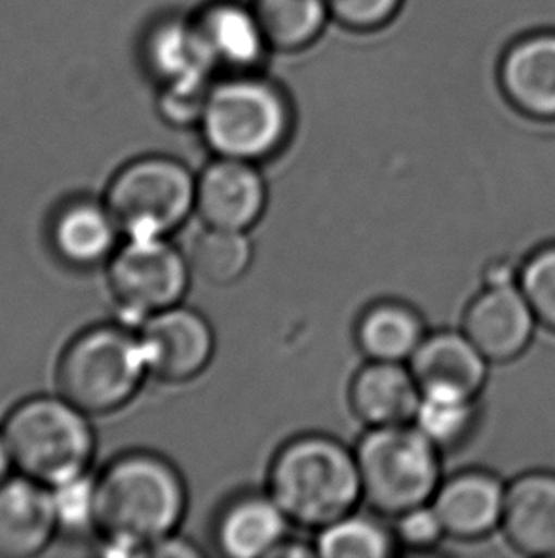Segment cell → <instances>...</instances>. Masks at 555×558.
I'll list each match as a JSON object with an SVG mask.
<instances>
[{
  "mask_svg": "<svg viewBox=\"0 0 555 558\" xmlns=\"http://www.w3.org/2000/svg\"><path fill=\"white\" fill-rule=\"evenodd\" d=\"M424 338L419 315L398 302L371 305L356 326L358 348L368 361L407 364Z\"/></svg>",
  "mask_w": 555,
  "mask_h": 558,
  "instance_id": "cell-22",
  "label": "cell"
},
{
  "mask_svg": "<svg viewBox=\"0 0 555 558\" xmlns=\"http://www.w3.org/2000/svg\"><path fill=\"white\" fill-rule=\"evenodd\" d=\"M519 288L526 294L539 325L555 332V244L527 257Z\"/></svg>",
  "mask_w": 555,
  "mask_h": 558,
  "instance_id": "cell-28",
  "label": "cell"
},
{
  "mask_svg": "<svg viewBox=\"0 0 555 558\" xmlns=\"http://www.w3.org/2000/svg\"><path fill=\"white\" fill-rule=\"evenodd\" d=\"M496 81L519 114L555 122V29L529 31L514 38L501 53Z\"/></svg>",
  "mask_w": 555,
  "mask_h": 558,
  "instance_id": "cell-10",
  "label": "cell"
},
{
  "mask_svg": "<svg viewBox=\"0 0 555 558\" xmlns=\"http://www.w3.org/2000/svg\"><path fill=\"white\" fill-rule=\"evenodd\" d=\"M52 492L53 513L58 530L69 534H88L98 532L96 517V476L88 473L55 484Z\"/></svg>",
  "mask_w": 555,
  "mask_h": 558,
  "instance_id": "cell-27",
  "label": "cell"
},
{
  "mask_svg": "<svg viewBox=\"0 0 555 558\" xmlns=\"http://www.w3.org/2000/svg\"><path fill=\"white\" fill-rule=\"evenodd\" d=\"M267 198L256 162L218 157L196 178L195 211L206 227L249 231L263 216Z\"/></svg>",
  "mask_w": 555,
  "mask_h": 558,
  "instance_id": "cell-11",
  "label": "cell"
},
{
  "mask_svg": "<svg viewBox=\"0 0 555 558\" xmlns=\"http://www.w3.org/2000/svg\"><path fill=\"white\" fill-rule=\"evenodd\" d=\"M333 22L353 33H375L388 27L406 0H325Z\"/></svg>",
  "mask_w": 555,
  "mask_h": 558,
  "instance_id": "cell-29",
  "label": "cell"
},
{
  "mask_svg": "<svg viewBox=\"0 0 555 558\" xmlns=\"http://www.w3.org/2000/svg\"><path fill=\"white\" fill-rule=\"evenodd\" d=\"M407 364L420 387L447 385L478 397L488 384L489 361L462 330L427 333Z\"/></svg>",
  "mask_w": 555,
  "mask_h": 558,
  "instance_id": "cell-21",
  "label": "cell"
},
{
  "mask_svg": "<svg viewBox=\"0 0 555 558\" xmlns=\"http://www.w3.org/2000/svg\"><path fill=\"white\" fill-rule=\"evenodd\" d=\"M145 60L162 88H208L218 75L193 17H170L155 25L145 43Z\"/></svg>",
  "mask_w": 555,
  "mask_h": 558,
  "instance_id": "cell-20",
  "label": "cell"
},
{
  "mask_svg": "<svg viewBox=\"0 0 555 558\" xmlns=\"http://www.w3.org/2000/svg\"><path fill=\"white\" fill-rule=\"evenodd\" d=\"M478 422V397L447 385L420 387L414 425L440 450L465 442Z\"/></svg>",
  "mask_w": 555,
  "mask_h": 558,
  "instance_id": "cell-24",
  "label": "cell"
},
{
  "mask_svg": "<svg viewBox=\"0 0 555 558\" xmlns=\"http://www.w3.org/2000/svg\"><path fill=\"white\" fill-rule=\"evenodd\" d=\"M539 320L521 288H483L465 318L462 332L489 363H508L518 359L534 338Z\"/></svg>",
  "mask_w": 555,
  "mask_h": 558,
  "instance_id": "cell-13",
  "label": "cell"
},
{
  "mask_svg": "<svg viewBox=\"0 0 555 558\" xmlns=\"http://www.w3.org/2000/svg\"><path fill=\"white\" fill-rule=\"evenodd\" d=\"M137 333L149 376L165 384H187L200 376L215 351L208 318L181 303L147 318Z\"/></svg>",
  "mask_w": 555,
  "mask_h": 558,
  "instance_id": "cell-9",
  "label": "cell"
},
{
  "mask_svg": "<svg viewBox=\"0 0 555 558\" xmlns=\"http://www.w3.org/2000/svg\"><path fill=\"white\" fill-rule=\"evenodd\" d=\"M267 492L292 524L318 532L361 499L356 453L323 435L293 438L272 460Z\"/></svg>",
  "mask_w": 555,
  "mask_h": 558,
  "instance_id": "cell-3",
  "label": "cell"
},
{
  "mask_svg": "<svg viewBox=\"0 0 555 558\" xmlns=\"http://www.w3.org/2000/svg\"><path fill=\"white\" fill-rule=\"evenodd\" d=\"M501 529L521 555L555 557V473H526L506 486Z\"/></svg>",
  "mask_w": 555,
  "mask_h": 558,
  "instance_id": "cell-16",
  "label": "cell"
},
{
  "mask_svg": "<svg viewBox=\"0 0 555 558\" xmlns=\"http://www.w3.org/2000/svg\"><path fill=\"white\" fill-rule=\"evenodd\" d=\"M396 545L394 530L353 511L318 530L314 553L323 558H386L396 553Z\"/></svg>",
  "mask_w": 555,
  "mask_h": 558,
  "instance_id": "cell-26",
  "label": "cell"
},
{
  "mask_svg": "<svg viewBox=\"0 0 555 558\" xmlns=\"http://www.w3.org/2000/svg\"><path fill=\"white\" fill-rule=\"evenodd\" d=\"M292 521L271 494H248L233 499L221 511L215 542L231 558H263L284 547Z\"/></svg>",
  "mask_w": 555,
  "mask_h": 558,
  "instance_id": "cell-18",
  "label": "cell"
},
{
  "mask_svg": "<svg viewBox=\"0 0 555 558\" xmlns=\"http://www.w3.org/2000/svg\"><path fill=\"white\" fill-rule=\"evenodd\" d=\"M193 271L168 236L126 239L109 259L107 280L124 326L137 330L147 318L180 305Z\"/></svg>",
  "mask_w": 555,
  "mask_h": 558,
  "instance_id": "cell-8",
  "label": "cell"
},
{
  "mask_svg": "<svg viewBox=\"0 0 555 558\" xmlns=\"http://www.w3.org/2000/svg\"><path fill=\"white\" fill-rule=\"evenodd\" d=\"M122 236L121 227L106 201L76 198L55 211L50 241L55 254L73 267H94L109 262Z\"/></svg>",
  "mask_w": 555,
  "mask_h": 558,
  "instance_id": "cell-19",
  "label": "cell"
},
{
  "mask_svg": "<svg viewBox=\"0 0 555 558\" xmlns=\"http://www.w3.org/2000/svg\"><path fill=\"white\" fill-rule=\"evenodd\" d=\"M0 433L15 471L48 488L88 473L96 450L88 414L60 392L20 402Z\"/></svg>",
  "mask_w": 555,
  "mask_h": 558,
  "instance_id": "cell-4",
  "label": "cell"
},
{
  "mask_svg": "<svg viewBox=\"0 0 555 558\" xmlns=\"http://www.w3.org/2000/svg\"><path fill=\"white\" fill-rule=\"evenodd\" d=\"M521 267L514 264L510 257H493L481 269V282L483 288L518 287Z\"/></svg>",
  "mask_w": 555,
  "mask_h": 558,
  "instance_id": "cell-31",
  "label": "cell"
},
{
  "mask_svg": "<svg viewBox=\"0 0 555 558\" xmlns=\"http://www.w3.org/2000/svg\"><path fill=\"white\" fill-rule=\"evenodd\" d=\"M12 469H14L12 456L8 452L7 442H4L2 433H0V484L7 483L8 478L12 476Z\"/></svg>",
  "mask_w": 555,
  "mask_h": 558,
  "instance_id": "cell-32",
  "label": "cell"
},
{
  "mask_svg": "<svg viewBox=\"0 0 555 558\" xmlns=\"http://www.w3.org/2000/svg\"><path fill=\"white\" fill-rule=\"evenodd\" d=\"M58 532L52 492L27 476L0 484V558H29L45 551Z\"/></svg>",
  "mask_w": 555,
  "mask_h": 558,
  "instance_id": "cell-15",
  "label": "cell"
},
{
  "mask_svg": "<svg viewBox=\"0 0 555 558\" xmlns=\"http://www.w3.org/2000/svg\"><path fill=\"white\" fill-rule=\"evenodd\" d=\"M394 536L398 545H404L407 549L427 551L442 544L443 537H447V534L435 513L434 506L422 504L396 517Z\"/></svg>",
  "mask_w": 555,
  "mask_h": 558,
  "instance_id": "cell-30",
  "label": "cell"
},
{
  "mask_svg": "<svg viewBox=\"0 0 555 558\" xmlns=\"http://www.w3.org/2000/svg\"><path fill=\"white\" fill-rule=\"evenodd\" d=\"M506 486L496 476L466 471L440 484L432 498L447 537L481 539L503 524Z\"/></svg>",
  "mask_w": 555,
  "mask_h": 558,
  "instance_id": "cell-14",
  "label": "cell"
},
{
  "mask_svg": "<svg viewBox=\"0 0 555 558\" xmlns=\"http://www.w3.org/2000/svg\"><path fill=\"white\" fill-rule=\"evenodd\" d=\"M193 22L211 65L221 75L261 71L272 53L251 2L211 0Z\"/></svg>",
  "mask_w": 555,
  "mask_h": 558,
  "instance_id": "cell-12",
  "label": "cell"
},
{
  "mask_svg": "<svg viewBox=\"0 0 555 558\" xmlns=\"http://www.w3.org/2000/svg\"><path fill=\"white\" fill-rule=\"evenodd\" d=\"M149 376L139 333L96 326L69 343L58 364V391L88 415L111 414L136 397Z\"/></svg>",
  "mask_w": 555,
  "mask_h": 558,
  "instance_id": "cell-5",
  "label": "cell"
},
{
  "mask_svg": "<svg viewBox=\"0 0 555 558\" xmlns=\"http://www.w3.org/2000/svg\"><path fill=\"white\" fill-rule=\"evenodd\" d=\"M185 511V481L157 453H124L96 476L98 534L109 555L149 553L173 536Z\"/></svg>",
  "mask_w": 555,
  "mask_h": 558,
  "instance_id": "cell-1",
  "label": "cell"
},
{
  "mask_svg": "<svg viewBox=\"0 0 555 558\" xmlns=\"http://www.w3.org/2000/svg\"><path fill=\"white\" fill-rule=\"evenodd\" d=\"M190 271L211 287H231L248 272L254 244L248 231L206 227L187 254Z\"/></svg>",
  "mask_w": 555,
  "mask_h": 558,
  "instance_id": "cell-25",
  "label": "cell"
},
{
  "mask_svg": "<svg viewBox=\"0 0 555 558\" xmlns=\"http://www.w3.org/2000/svg\"><path fill=\"white\" fill-rule=\"evenodd\" d=\"M420 385L406 363L369 361L350 381L348 402L368 429L414 422Z\"/></svg>",
  "mask_w": 555,
  "mask_h": 558,
  "instance_id": "cell-17",
  "label": "cell"
},
{
  "mask_svg": "<svg viewBox=\"0 0 555 558\" xmlns=\"http://www.w3.org/2000/svg\"><path fill=\"white\" fill-rule=\"evenodd\" d=\"M251 7L272 52H303L333 23L325 0H251Z\"/></svg>",
  "mask_w": 555,
  "mask_h": 558,
  "instance_id": "cell-23",
  "label": "cell"
},
{
  "mask_svg": "<svg viewBox=\"0 0 555 558\" xmlns=\"http://www.w3.org/2000/svg\"><path fill=\"white\" fill-rule=\"evenodd\" d=\"M195 198L196 178L181 160L147 155L114 174L106 204L122 236L170 239L195 211Z\"/></svg>",
  "mask_w": 555,
  "mask_h": 558,
  "instance_id": "cell-7",
  "label": "cell"
},
{
  "mask_svg": "<svg viewBox=\"0 0 555 558\" xmlns=\"http://www.w3.org/2000/svg\"><path fill=\"white\" fill-rule=\"evenodd\" d=\"M361 499L377 513L398 517L430 504L442 484V452L414 423L373 427L358 440Z\"/></svg>",
  "mask_w": 555,
  "mask_h": 558,
  "instance_id": "cell-6",
  "label": "cell"
},
{
  "mask_svg": "<svg viewBox=\"0 0 555 558\" xmlns=\"http://www.w3.org/2000/svg\"><path fill=\"white\" fill-rule=\"evenodd\" d=\"M292 98L263 71L221 75L208 90L198 126L215 157L261 162L292 136Z\"/></svg>",
  "mask_w": 555,
  "mask_h": 558,
  "instance_id": "cell-2",
  "label": "cell"
}]
</instances>
